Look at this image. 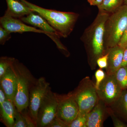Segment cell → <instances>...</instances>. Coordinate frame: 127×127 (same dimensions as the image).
<instances>
[{
    "label": "cell",
    "instance_id": "obj_1",
    "mask_svg": "<svg viewBox=\"0 0 127 127\" xmlns=\"http://www.w3.org/2000/svg\"><path fill=\"white\" fill-rule=\"evenodd\" d=\"M110 14L98 10L95 20L81 37L86 52L89 65L92 70L97 66V59L106 53L104 43V24Z\"/></svg>",
    "mask_w": 127,
    "mask_h": 127
},
{
    "label": "cell",
    "instance_id": "obj_2",
    "mask_svg": "<svg viewBox=\"0 0 127 127\" xmlns=\"http://www.w3.org/2000/svg\"><path fill=\"white\" fill-rule=\"evenodd\" d=\"M32 11L39 14L47 21L61 37L66 38L74 29L79 14L50 10L40 7L26 0H20Z\"/></svg>",
    "mask_w": 127,
    "mask_h": 127
},
{
    "label": "cell",
    "instance_id": "obj_3",
    "mask_svg": "<svg viewBox=\"0 0 127 127\" xmlns=\"http://www.w3.org/2000/svg\"><path fill=\"white\" fill-rule=\"evenodd\" d=\"M127 25V5L111 13L104 24V43L106 52L118 45Z\"/></svg>",
    "mask_w": 127,
    "mask_h": 127
},
{
    "label": "cell",
    "instance_id": "obj_4",
    "mask_svg": "<svg viewBox=\"0 0 127 127\" xmlns=\"http://www.w3.org/2000/svg\"><path fill=\"white\" fill-rule=\"evenodd\" d=\"M13 65L17 80L14 102L17 111L21 112L28 107L30 89L37 79L33 77L27 67L18 60L15 59Z\"/></svg>",
    "mask_w": 127,
    "mask_h": 127
},
{
    "label": "cell",
    "instance_id": "obj_5",
    "mask_svg": "<svg viewBox=\"0 0 127 127\" xmlns=\"http://www.w3.org/2000/svg\"><path fill=\"white\" fill-rule=\"evenodd\" d=\"M79 107V113H88L99 100L95 84L89 77L83 78L71 92Z\"/></svg>",
    "mask_w": 127,
    "mask_h": 127
},
{
    "label": "cell",
    "instance_id": "obj_6",
    "mask_svg": "<svg viewBox=\"0 0 127 127\" xmlns=\"http://www.w3.org/2000/svg\"><path fill=\"white\" fill-rule=\"evenodd\" d=\"M20 19L26 24L38 28L45 32L46 35L55 42L57 47L63 54L66 57L70 56V53L60 41V38L61 37L56 30L39 14L37 13L35 14V12L33 11Z\"/></svg>",
    "mask_w": 127,
    "mask_h": 127
},
{
    "label": "cell",
    "instance_id": "obj_7",
    "mask_svg": "<svg viewBox=\"0 0 127 127\" xmlns=\"http://www.w3.org/2000/svg\"><path fill=\"white\" fill-rule=\"evenodd\" d=\"M57 105L56 94L53 92L51 89L44 96L39 107L36 127H47L56 116Z\"/></svg>",
    "mask_w": 127,
    "mask_h": 127
},
{
    "label": "cell",
    "instance_id": "obj_8",
    "mask_svg": "<svg viewBox=\"0 0 127 127\" xmlns=\"http://www.w3.org/2000/svg\"><path fill=\"white\" fill-rule=\"evenodd\" d=\"M58 105L56 117L69 125L76 118L79 107L72 92L67 95L56 94Z\"/></svg>",
    "mask_w": 127,
    "mask_h": 127
},
{
    "label": "cell",
    "instance_id": "obj_9",
    "mask_svg": "<svg viewBox=\"0 0 127 127\" xmlns=\"http://www.w3.org/2000/svg\"><path fill=\"white\" fill-rule=\"evenodd\" d=\"M96 90L99 99L108 106H110L118 99L123 91L114 74H106L105 78Z\"/></svg>",
    "mask_w": 127,
    "mask_h": 127
},
{
    "label": "cell",
    "instance_id": "obj_10",
    "mask_svg": "<svg viewBox=\"0 0 127 127\" xmlns=\"http://www.w3.org/2000/svg\"><path fill=\"white\" fill-rule=\"evenodd\" d=\"M51 89L50 83L46 81L45 78L41 77L37 79L30 89L28 108L30 114L36 124L41 103L44 96Z\"/></svg>",
    "mask_w": 127,
    "mask_h": 127
},
{
    "label": "cell",
    "instance_id": "obj_11",
    "mask_svg": "<svg viewBox=\"0 0 127 127\" xmlns=\"http://www.w3.org/2000/svg\"><path fill=\"white\" fill-rule=\"evenodd\" d=\"M0 26L11 33H22L30 32L46 34L45 32L42 30L28 26L20 19L4 15L0 18Z\"/></svg>",
    "mask_w": 127,
    "mask_h": 127
},
{
    "label": "cell",
    "instance_id": "obj_12",
    "mask_svg": "<svg viewBox=\"0 0 127 127\" xmlns=\"http://www.w3.org/2000/svg\"><path fill=\"white\" fill-rule=\"evenodd\" d=\"M13 63L4 75L0 78V87L4 90L7 98L14 101L16 92L17 80Z\"/></svg>",
    "mask_w": 127,
    "mask_h": 127
},
{
    "label": "cell",
    "instance_id": "obj_13",
    "mask_svg": "<svg viewBox=\"0 0 127 127\" xmlns=\"http://www.w3.org/2000/svg\"><path fill=\"white\" fill-rule=\"evenodd\" d=\"M107 106L99 99L94 107L88 114L86 127H102L106 116L108 114Z\"/></svg>",
    "mask_w": 127,
    "mask_h": 127
},
{
    "label": "cell",
    "instance_id": "obj_14",
    "mask_svg": "<svg viewBox=\"0 0 127 127\" xmlns=\"http://www.w3.org/2000/svg\"><path fill=\"white\" fill-rule=\"evenodd\" d=\"M124 50V48L117 45L107 51L108 53V65L106 68L107 75H114L121 67Z\"/></svg>",
    "mask_w": 127,
    "mask_h": 127
},
{
    "label": "cell",
    "instance_id": "obj_15",
    "mask_svg": "<svg viewBox=\"0 0 127 127\" xmlns=\"http://www.w3.org/2000/svg\"><path fill=\"white\" fill-rule=\"evenodd\" d=\"M7 9L4 15L20 19L33 12L20 0H6Z\"/></svg>",
    "mask_w": 127,
    "mask_h": 127
},
{
    "label": "cell",
    "instance_id": "obj_16",
    "mask_svg": "<svg viewBox=\"0 0 127 127\" xmlns=\"http://www.w3.org/2000/svg\"><path fill=\"white\" fill-rule=\"evenodd\" d=\"M17 109L12 100L6 98L0 106V120L7 127H13Z\"/></svg>",
    "mask_w": 127,
    "mask_h": 127
},
{
    "label": "cell",
    "instance_id": "obj_17",
    "mask_svg": "<svg viewBox=\"0 0 127 127\" xmlns=\"http://www.w3.org/2000/svg\"><path fill=\"white\" fill-rule=\"evenodd\" d=\"M109 107L127 121V89L123 90L118 99Z\"/></svg>",
    "mask_w": 127,
    "mask_h": 127
},
{
    "label": "cell",
    "instance_id": "obj_18",
    "mask_svg": "<svg viewBox=\"0 0 127 127\" xmlns=\"http://www.w3.org/2000/svg\"><path fill=\"white\" fill-rule=\"evenodd\" d=\"M124 2V0H103L97 7L98 10L112 13L123 5Z\"/></svg>",
    "mask_w": 127,
    "mask_h": 127
},
{
    "label": "cell",
    "instance_id": "obj_19",
    "mask_svg": "<svg viewBox=\"0 0 127 127\" xmlns=\"http://www.w3.org/2000/svg\"><path fill=\"white\" fill-rule=\"evenodd\" d=\"M117 81L122 90L127 89V66L121 67L114 74Z\"/></svg>",
    "mask_w": 127,
    "mask_h": 127
},
{
    "label": "cell",
    "instance_id": "obj_20",
    "mask_svg": "<svg viewBox=\"0 0 127 127\" xmlns=\"http://www.w3.org/2000/svg\"><path fill=\"white\" fill-rule=\"evenodd\" d=\"M15 59L14 58L10 57H1L0 58V78L4 75Z\"/></svg>",
    "mask_w": 127,
    "mask_h": 127
},
{
    "label": "cell",
    "instance_id": "obj_21",
    "mask_svg": "<svg viewBox=\"0 0 127 127\" xmlns=\"http://www.w3.org/2000/svg\"><path fill=\"white\" fill-rule=\"evenodd\" d=\"M88 114H78L77 117L68 125V127H86Z\"/></svg>",
    "mask_w": 127,
    "mask_h": 127
},
{
    "label": "cell",
    "instance_id": "obj_22",
    "mask_svg": "<svg viewBox=\"0 0 127 127\" xmlns=\"http://www.w3.org/2000/svg\"><path fill=\"white\" fill-rule=\"evenodd\" d=\"M108 113L111 117L113 122L114 126L115 127H127V125L116 116L114 112L109 106L107 107Z\"/></svg>",
    "mask_w": 127,
    "mask_h": 127
},
{
    "label": "cell",
    "instance_id": "obj_23",
    "mask_svg": "<svg viewBox=\"0 0 127 127\" xmlns=\"http://www.w3.org/2000/svg\"><path fill=\"white\" fill-rule=\"evenodd\" d=\"M13 127H27L25 117L22 113L18 112L17 109L16 111Z\"/></svg>",
    "mask_w": 127,
    "mask_h": 127
},
{
    "label": "cell",
    "instance_id": "obj_24",
    "mask_svg": "<svg viewBox=\"0 0 127 127\" xmlns=\"http://www.w3.org/2000/svg\"><path fill=\"white\" fill-rule=\"evenodd\" d=\"M106 76V73H105L102 69L100 68L95 72V76L96 82L95 86L96 90L99 88L100 84L105 78Z\"/></svg>",
    "mask_w": 127,
    "mask_h": 127
},
{
    "label": "cell",
    "instance_id": "obj_25",
    "mask_svg": "<svg viewBox=\"0 0 127 127\" xmlns=\"http://www.w3.org/2000/svg\"><path fill=\"white\" fill-rule=\"evenodd\" d=\"M11 33L1 26L0 27V44L4 45L6 42L11 38Z\"/></svg>",
    "mask_w": 127,
    "mask_h": 127
},
{
    "label": "cell",
    "instance_id": "obj_26",
    "mask_svg": "<svg viewBox=\"0 0 127 127\" xmlns=\"http://www.w3.org/2000/svg\"><path fill=\"white\" fill-rule=\"evenodd\" d=\"M68 125L60 118L55 117V118L46 127H68Z\"/></svg>",
    "mask_w": 127,
    "mask_h": 127
},
{
    "label": "cell",
    "instance_id": "obj_27",
    "mask_svg": "<svg viewBox=\"0 0 127 127\" xmlns=\"http://www.w3.org/2000/svg\"><path fill=\"white\" fill-rule=\"evenodd\" d=\"M108 53L107 52L105 55L99 57L97 61V64L101 69L106 68L108 65Z\"/></svg>",
    "mask_w": 127,
    "mask_h": 127
},
{
    "label": "cell",
    "instance_id": "obj_28",
    "mask_svg": "<svg viewBox=\"0 0 127 127\" xmlns=\"http://www.w3.org/2000/svg\"><path fill=\"white\" fill-rule=\"evenodd\" d=\"M118 45L124 48L127 47V25Z\"/></svg>",
    "mask_w": 127,
    "mask_h": 127
},
{
    "label": "cell",
    "instance_id": "obj_29",
    "mask_svg": "<svg viewBox=\"0 0 127 127\" xmlns=\"http://www.w3.org/2000/svg\"><path fill=\"white\" fill-rule=\"evenodd\" d=\"M7 98L5 93L1 87H0V106H1Z\"/></svg>",
    "mask_w": 127,
    "mask_h": 127
},
{
    "label": "cell",
    "instance_id": "obj_30",
    "mask_svg": "<svg viewBox=\"0 0 127 127\" xmlns=\"http://www.w3.org/2000/svg\"><path fill=\"white\" fill-rule=\"evenodd\" d=\"M127 66V47L124 48L122 63L121 67Z\"/></svg>",
    "mask_w": 127,
    "mask_h": 127
},
{
    "label": "cell",
    "instance_id": "obj_31",
    "mask_svg": "<svg viewBox=\"0 0 127 127\" xmlns=\"http://www.w3.org/2000/svg\"><path fill=\"white\" fill-rule=\"evenodd\" d=\"M91 5L98 6L102 2L103 0H87Z\"/></svg>",
    "mask_w": 127,
    "mask_h": 127
},
{
    "label": "cell",
    "instance_id": "obj_32",
    "mask_svg": "<svg viewBox=\"0 0 127 127\" xmlns=\"http://www.w3.org/2000/svg\"><path fill=\"white\" fill-rule=\"evenodd\" d=\"M124 4L127 5V0H124Z\"/></svg>",
    "mask_w": 127,
    "mask_h": 127
}]
</instances>
